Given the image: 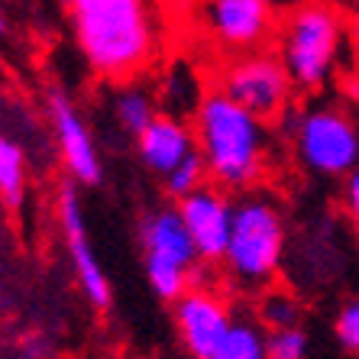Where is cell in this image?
<instances>
[{"label":"cell","instance_id":"1","mask_svg":"<svg viewBox=\"0 0 359 359\" xmlns=\"http://www.w3.org/2000/svg\"><path fill=\"white\" fill-rule=\"evenodd\" d=\"M198 149L208 162L210 182L230 194L259 188L272 172V140L269 123L226 97L220 88H210L191 117Z\"/></svg>","mask_w":359,"mask_h":359},{"label":"cell","instance_id":"2","mask_svg":"<svg viewBox=\"0 0 359 359\" xmlns=\"http://www.w3.org/2000/svg\"><path fill=\"white\" fill-rule=\"evenodd\" d=\"M72 23L94 75L130 84L156 59V20L149 0H72Z\"/></svg>","mask_w":359,"mask_h":359},{"label":"cell","instance_id":"3","mask_svg":"<svg viewBox=\"0 0 359 359\" xmlns=\"http://www.w3.org/2000/svg\"><path fill=\"white\" fill-rule=\"evenodd\" d=\"M298 94H320L356 62L350 42V17L337 0H304L278 17L276 42Z\"/></svg>","mask_w":359,"mask_h":359},{"label":"cell","instance_id":"4","mask_svg":"<svg viewBox=\"0 0 359 359\" xmlns=\"http://www.w3.org/2000/svg\"><path fill=\"white\" fill-rule=\"evenodd\" d=\"M294 159L318 178H346L359 165V110L340 97L292 107L282 120Z\"/></svg>","mask_w":359,"mask_h":359},{"label":"cell","instance_id":"5","mask_svg":"<svg viewBox=\"0 0 359 359\" xmlns=\"http://www.w3.org/2000/svg\"><path fill=\"white\" fill-rule=\"evenodd\" d=\"M285 252V217L262 191H243L233 208V226L224 252V276L240 292H266L276 282Z\"/></svg>","mask_w":359,"mask_h":359},{"label":"cell","instance_id":"6","mask_svg":"<svg viewBox=\"0 0 359 359\" xmlns=\"http://www.w3.org/2000/svg\"><path fill=\"white\" fill-rule=\"evenodd\" d=\"M214 88H220L226 97H233L240 107L266 120L269 126L282 123L285 114L294 107V94H298L276 46L230 55Z\"/></svg>","mask_w":359,"mask_h":359},{"label":"cell","instance_id":"7","mask_svg":"<svg viewBox=\"0 0 359 359\" xmlns=\"http://www.w3.org/2000/svg\"><path fill=\"white\" fill-rule=\"evenodd\" d=\"M142 256H146V276L152 292L168 304H175L188 292L191 269L201 259L178 204L159 208L142 220Z\"/></svg>","mask_w":359,"mask_h":359},{"label":"cell","instance_id":"8","mask_svg":"<svg viewBox=\"0 0 359 359\" xmlns=\"http://www.w3.org/2000/svg\"><path fill=\"white\" fill-rule=\"evenodd\" d=\"M204 29L224 52H252L276 42L278 13L262 0H204Z\"/></svg>","mask_w":359,"mask_h":359},{"label":"cell","instance_id":"9","mask_svg":"<svg viewBox=\"0 0 359 359\" xmlns=\"http://www.w3.org/2000/svg\"><path fill=\"white\" fill-rule=\"evenodd\" d=\"M233 314L230 304L210 285H188V292L175 301V327L184 350L198 359H217Z\"/></svg>","mask_w":359,"mask_h":359},{"label":"cell","instance_id":"10","mask_svg":"<svg viewBox=\"0 0 359 359\" xmlns=\"http://www.w3.org/2000/svg\"><path fill=\"white\" fill-rule=\"evenodd\" d=\"M233 208H236V198L214 182L201 184L198 191L184 194L178 201V210H182L184 224L191 230L201 259L208 262L224 259L230 226H233Z\"/></svg>","mask_w":359,"mask_h":359},{"label":"cell","instance_id":"11","mask_svg":"<svg viewBox=\"0 0 359 359\" xmlns=\"http://www.w3.org/2000/svg\"><path fill=\"white\" fill-rule=\"evenodd\" d=\"M59 220H62V233H65L72 266H75L78 282H81L84 294L91 301V308L107 311L110 308V285H107V278H104V272H100L97 256H94V250H91V240H88L84 217H81V201H78V191L72 188V182H65L59 188Z\"/></svg>","mask_w":359,"mask_h":359},{"label":"cell","instance_id":"12","mask_svg":"<svg viewBox=\"0 0 359 359\" xmlns=\"http://www.w3.org/2000/svg\"><path fill=\"white\" fill-rule=\"evenodd\" d=\"M46 104H49V120H52V130H55L62 162L68 165L72 178L81 184H100L104 172H100V162H97V149H94L84 120L78 117L75 104L62 91H49Z\"/></svg>","mask_w":359,"mask_h":359},{"label":"cell","instance_id":"13","mask_svg":"<svg viewBox=\"0 0 359 359\" xmlns=\"http://www.w3.org/2000/svg\"><path fill=\"white\" fill-rule=\"evenodd\" d=\"M136 142H140V156H142V162H146V168H152V172L162 178H165L188 152L198 149L194 126L182 117L162 114V110L152 117V123L136 136Z\"/></svg>","mask_w":359,"mask_h":359},{"label":"cell","instance_id":"14","mask_svg":"<svg viewBox=\"0 0 359 359\" xmlns=\"http://www.w3.org/2000/svg\"><path fill=\"white\" fill-rule=\"evenodd\" d=\"M204 84L194 75L191 68H184L182 62L172 65L168 72V81L162 84V114H172V117H194L204 100Z\"/></svg>","mask_w":359,"mask_h":359},{"label":"cell","instance_id":"15","mask_svg":"<svg viewBox=\"0 0 359 359\" xmlns=\"http://www.w3.org/2000/svg\"><path fill=\"white\" fill-rule=\"evenodd\" d=\"M0 201L4 208L20 214L26 201V156L20 142L0 133Z\"/></svg>","mask_w":359,"mask_h":359},{"label":"cell","instance_id":"16","mask_svg":"<svg viewBox=\"0 0 359 359\" xmlns=\"http://www.w3.org/2000/svg\"><path fill=\"white\" fill-rule=\"evenodd\" d=\"M269 327L262 320H230L217 359H266Z\"/></svg>","mask_w":359,"mask_h":359},{"label":"cell","instance_id":"17","mask_svg":"<svg viewBox=\"0 0 359 359\" xmlns=\"http://www.w3.org/2000/svg\"><path fill=\"white\" fill-rule=\"evenodd\" d=\"M208 182H210L208 162H204L201 149H194V152H188V156H184V159L165 175V191H168V198L182 201L184 194L198 191L201 184H208Z\"/></svg>","mask_w":359,"mask_h":359},{"label":"cell","instance_id":"18","mask_svg":"<svg viewBox=\"0 0 359 359\" xmlns=\"http://www.w3.org/2000/svg\"><path fill=\"white\" fill-rule=\"evenodd\" d=\"M159 110H156V100L149 94L142 91V88H123L117 94V117L123 123V130H130L133 136H140L146 126L152 123Z\"/></svg>","mask_w":359,"mask_h":359},{"label":"cell","instance_id":"19","mask_svg":"<svg viewBox=\"0 0 359 359\" xmlns=\"http://www.w3.org/2000/svg\"><path fill=\"white\" fill-rule=\"evenodd\" d=\"M256 318H259L269 330H276V327H292L301 320V304L292 292L269 285L259 298V314H256Z\"/></svg>","mask_w":359,"mask_h":359},{"label":"cell","instance_id":"20","mask_svg":"<svg viewBox=\"0 0 359 359\" xmlns=\"http://www.w3.org/2000/svg\"><path fill=\"white\" fill-rule=\"evenodd\" d=\"M308 334L298 324L269 330V359H304L308 353Z\"/></svg>","mask_w":359,"mask_h":359},{"label":"cell","instance_id":"21","mask_svg":"<svg viewBox=\"0 0 359 359\" xmlns=\"http://www.w3.org/2000/svg\"><path fill=\"white\" fill-rule=\"evenodd\" d=\"M334 330H337V340H340L343 350L353 353V356H359V294L350 298L340 308Z\"/></svg>","mask_w":359,"mask_h":359},{"label":"cell","instance_id":"22","mask_svg":"<svg viewBox=\"0 0 359 359\" xmlns=\"http://www.w3.org/2000/svg\"><path fill=\"white\" fill-rule=\"evenodd\" d=\"M343 210L353 220V230H356V240H359V165L343 178Z\"/></svg>","mask_w":359,"mask_h":359},{"label":"cell","instance_id":"23","mask_svg":"<svg viewBox=\"0 0 359 359\" xmlns=\"http://www.w3.org/2000/svg\"><path fill=\"white\" fill-rule=\"evenodd\" d=\"M350 42H353V55H356V68H359V7L350 13Z\"/></svg>","mask_w":359,"mask_h":359},{"label":"cell","instance_id":"24","mask_svg":"<svg viewBox=\"0 0 359 359\" xmlns=\"http://www.w3.org/2000/svg\"><path fill=\"white\" fill-rule=\"evenodd\" d=\"M262 4H269V7L276 10L278 17H282V13H288V10L292 7H298V4H304V0H262Z\"/></svg>","mask_w":359,"mask_h":359},{"label":"cell","instance_id":"25","mask_svg":"<svg viewBox=\"0 0 359 359\" xmlns=\"http://www.w3.org/2000/svg\"><path fill=\"white\" fill-rule=\"evenodd\" d=\"M0 33H7V23H4V17H0Z\"/></svg>","mask_w":359,"mask_h":359},{"label":"cell","instance_id":"26","mask_svg":"<svg viewBox=\"0 0 359 359\" xmlns=\"http://www.w3.org/2000/svg\"><path fill=\"white\" fill-rule=\"evenodd\" d=\"M65 4H72V0H65Z\"/></svg>","mask_w":359,"mask_h":359}]
</instances>
